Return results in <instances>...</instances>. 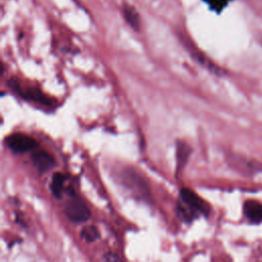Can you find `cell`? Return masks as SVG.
Instances as JSON below:
<instances>
[{"label":"cell","instance_id":"cell-2","mask_svg":"<svg viewBox=\"0 0 262 262\" xmlns=\"http://www.w3.org/2000/svg\"><path fill=\"white\" fill-rule=\"evenodd\" d=\"M66 216L73 222H83L89 219L90 210L79 198H73L65 209Z\"/></svg>","mask_w":262,"mask_h":262},{"label":"cell","instance_id":"cell-7","mask_svg":"<svg viewBox=\"0 0 262 262\" xmlns=\"http://www.w3.org/2000/svg\"><path fill=\"white\" fill-rule=\"evenodd\" d=\"M191 154V148L183 142L177 143V152H176V159H177V171H181L184 165L187 164L189 157Z\"/></svg>","mask_w":262,"mask_h":262},{"label":"cell","instance_id":"cell-11","mask_svg":"<svg viewBox=\"0 0 262 262\" xmlns=\"http://www.w3.org/2000/svg\"><path fill=\"white\" fill-rule=\"evenodd\" d=\"M204 1L209 5L212 10L219 13L227 6L230 1H233V0H204Z\"/></svg>","mask_w":262,"mask_h":262},{"label":"cell","instance_id":"cell-5","mask_svg":"<svg viewBox=\"0 0 262 262\" xmlns=\"http://www.w3.org/2000/svg\"><path fill=\"white\" fill-rule=\"evenodd\" d=\"M244 214L251 222L258 223L262 221V204L250 200L244 205Z\"/></svg>","mask_w":262,"mask_h":262},{"label":"cell","instance_id":"cell-8","mask_svg":"<svg viewBox=\"0 0 262 262\" xmlns=\"http://www.w3.org/2000/svg\"><path fill=\"white\" fill-rule=\"evenodd\" d=\"M20 96L24 97V98H27L28 100H31V101H34V102H37L39 104H42V105H51V101L49 98H46L42 92L38 91V90H35V89H30L28 91H21Z\"/></svg>","mask_w":262,"mask_h":262},{"label":"cell","instance_id":"cell-9","mask_svg":"<svg viewBox=\"0 0 262 262\" xmlns=\"http://www.w3.org/2000/svg\"><path fill=\"white\" fill-rule=\"evenodd\" d=\"M65 180H66V177L64 174H61V173H54L53 174L51 187H52V192L55 198L61 197V194H63V192H64Z\"/></svg>","mask_w":262,"mask_h":262},{"label":"cell","instance_id":"cell-4","mask_svg":"<svg viewBox=\"0 0 262 262\" xmlns=\"http://www.w3.org/2000/svg\"><path fill=\"white\" fill-rule=\"evenodd\" d=\"M32 161L39 170V172L41 173L51 170V169L53 168L55 165L54 157L52 155V154L43 150H39L33 153Z\"/></svg>","mask_w":262,"mask_h":262},{"label":"cell","instance_id":"cell-10","mask_svg":"<svg viewBox=\"0 0 262 262\" xmlns=\"http://www.w3.org/2000/svg\"><path fill=\"white\" fill-rule=\"evenodd\" d=\"M81 238L87 243H94L100 239V233L96 226H86L82 229Z\"/></svg>","mask_w":262,"mask_h":262},{"label":"cell","instance_id":"cell-1","mask_svg":"<svg viewBox=\"0 0 262 262\" xmlns=\"http://www.w3.org/2000/svg\"><path fill=\"white\" fill-rule=\"evenodd\" d=\"M180 198L183 205H178V213L182 219L191 221L198 213L204 215L209 214V205L190 189H182L180 191Z\"/></svg>","mask_w":262,"mask_h":262},{"label":"cell","instance_id":"cell-12","mask_svg":"<svg viewBox=\"0 0 262 262\" xmlns=\"http://www.w3.org/2000/svg\"><path fill=\"white\" fill-rule=\"evenodd\" d=\"M105 259L106 260H120L119 257L116 256V254H113V253H109V254H106Z\"/></svg>","mask_w":262,"mask_h":262},{"label":"cell","instance_id":"cell-3","mask_svg":"<svg viewBox=\"0 0 262 262\" xmlns=\"http://www.w3.org/2000/svg\"><path fill=\"white\" fill-rule=\"evenodd\" d=\"M7 147L14 153H26L37 148L38 143L35 138L24 133H14L6 138Z\"/></svg>","mask_w":262,"mask_h":262},{"label":"cell","instance_id":"cell-6","mask_svg":"<svg viewBox=\"0 0 262 262\" xmlns=\"http://www.w3.org/2000/svg\"><path fill=\"white\" fill-rule=\"evenodd\" d=\"M123 15H124V19L133 30L138 31L141 29L140 13L137 12V10L132 5L125 4L123 6Z\"/></svg>","mask_w":262,"mask_h":262}]
</instances>
